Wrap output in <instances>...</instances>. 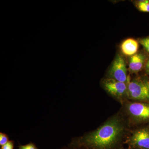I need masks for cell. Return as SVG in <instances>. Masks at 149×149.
Masks as SVG:
<instances>
[{
  "mask_svg": "<svg viewBox=\"0 0 149 149\" xmlns=\"http://www.w3.org/2000/svg\"><path fill=\"white\" fill-rule=\"evenodd\" d=\"M14 141H10L6 144L1 146V149H14Z\"/></svg>",
  "mask_w": 149,
  "mask_h": 149,
  "instance_id": "13",
  "label": "cell"
},
{
  "mask_svg": "<svg viewBox=\"0 0 149 149\" xmlns=\"http://www.w3.org/2000/svg\"><path fill=\"white\" fill-rule=\"evenodd\" d=\"M127 97L134 100L149 101V80L139 77L128 82Z\"/></svg>",
  "mask_w": 149,
  "mask_h": 149,
  "instance_id": "2",
  "label": "cell"
},
{
  "mask_svg": "<svg viewBox=\"0 0 149 149\" xmlns=\"http://www.w3.org/2000/svg\"><path fill=\"white\" fill-rule=\"evenodd\" d=\"M139 42L143 46L145 49L149 53V37L139 39Z\"/></svg>",
  "mask_w": 149,
  "mask_h": 149,
  "instance_id": "10",
  "label": "cell"
},
{
  "mask_svg": "<svg viewBox=\"0 0 149 149\" xmlns=\"http://www.w3.org/2000/svg\"><path fill=\"white\" fill-rule=\"evenodd\" d=\"M9 137L6 133H0V146H4L8 142Z\"/></svg>",
  "mask_w": 149,
  "mask_h": 149,
  "instance_id": "11",
  "label": "cell"
},
{
  "mask_svg": "<svg viewBox=\"0 0 149 149\" xmlns=\"http://www.w3.org/2000/svg\"><path fill=\"white\" fill-rule=\"evenodd\" d=\"M135 5L139 11L149 13V1H139L135 2Z\"/></svg>",
  "mask_w": 149,
  "mask_h": 149,
  "instance_id": "9",
  "label": "cell"
},
{
  "mask_svg": "<svg viewBox=\"0 0 149 149\" xmlns=\"http://www.w3.org/2000/svg\"><path fill=\"white\" fill-rule=\"evenodd\" d=\"M18 149H39L35 144L32 142L25 145H20L18 146Z\"/></svg>",
  "mask_w": 149,
  "mask_h": 149,
  "instance_id": "12",
  "label": "cell"
},
{
  "mask_svg": "<svg viewBox=\"0 0 149 149\" xmlns=\"http://www.w3.org/2000/svg\"><path fill=\"white\" fill-rule=\"evenodd\" d=\"M146 56L141 53L136 54L130 57L129 63V70L131 73H136L141 71L146 61Z\"/></svg>",
  "mask_w": 149,
  "mask_h": 149,
  "instance_id": "7",
  "label": "cell"
},
{
  "mask_svg": "<svg viewBox=\"0 0 149 149\" xmlns=\"http://www.w3.org/2000/svg\"><path fill=\"white\" fill-rule=\"evenodd\" d=\"M124 125L118 116H114L97 130L74 140L70 145L85 149H111L121 138Z\"/></svg>",
  "mask_w": 149,
  "mask_h": 149,
  "instance_id": "1",
  "label": "cell"
},
{
  "mask_svg": "<svg viewBox=\"0 0 149 149\" xmlns=\"http://www.w3.org/2000/svg\"><path fill=\"white\" fill-rule=\"evenodd\" d=\"M145 68H146V72L149 74V59L146 63Z\"/></svg>",
  "mask_w": 149,
  "mask_h": 149,
  "instance_id": "15",
  "label": "cell"
},
{
  "mask_svg": "<svg viewBox=\"0 0 149 149\" xmlns=\"http://www.w3.org/2000/svg\"><path fill=\"white\" fill-rule=\"evenodd\" d=\"M131 146L139 149H149V128L136 130L129 141Z\"/></svg>",
  "mask_w": 149,
  "mask_h": 149,
  "instance_id": "6",
  "label": "cell"
},
{
  "mask_svg": "<svg viewBox=\"0 0 149 149\" xmlns=\"http://www.w3.org/2000/svg\"><path fill=\"white\" fill-rule=\"evenodd\" d=\"M76 147L72 146V145H69L68 146H64L61 148L59 149H77Z\"/></svg>",
  "mask_w": 149,
  "mask_h": 149,
  "instance_id": "14",
  "label": "cell"
},
{
  "mask_svg": "<svg viewBox=\"0 0 149 149\" xmlns=\"http://www.w3.org/2000/svg\"><path fill=\"white\" fill-rule=\"evenodd\" d=\"M126 109L129 116L135 122L149 121V104L130 102L126 105Z\"/></svg>",
  "mask_w": 149,
  "mask_h": 149,
  "instance_id": "3",
  "label": "cell"
},
{
  "mask_svg": "<svg viewBox=\"0 0 149 149\" xmlns=\"http://www.w3.org/2000/svg\"><path fill=\"white\" fill-rule=\"evenodd\" d=\"M109 78L123 83L127 80V69L124 58L118 54L116 56L108 72Z\"/></svg>",
  "mask_w": 149,
  "mask_h": 149,
  "instance_id": "4",
  "label": "cell"
},
{
  "mask_svg": "<svg viewBox=\"0 0 149 149\" xmlns=\"http://www.w3.org/2000/svg\"><path fill=\"white\" fill-rule=\"evenodd\" d=\"M139 48V42L133 38L124 40L120 46L121 52L123 54L130 56L137 54Z\"/></svg>",
  "mask_w": 149,
  "mask_h": 149,
  "instance_id": "8",
  "label": "cell"
},
{
  "mask_svg": "<svg viewBox=\"0 0 149 149\" xmlns=\"http://www.w3.org/2000/svg\"><path fill=\"white\" fill-rule=\"evenodd\" d=\"M102 86L109 94L118 99L127 97V84L109 78L102 81Z\"/></svg>",
  "mask_w": 149,
  "mask_h": 149,
  "instance_id": "5",
  "label": "cell"
}]
</instances>
